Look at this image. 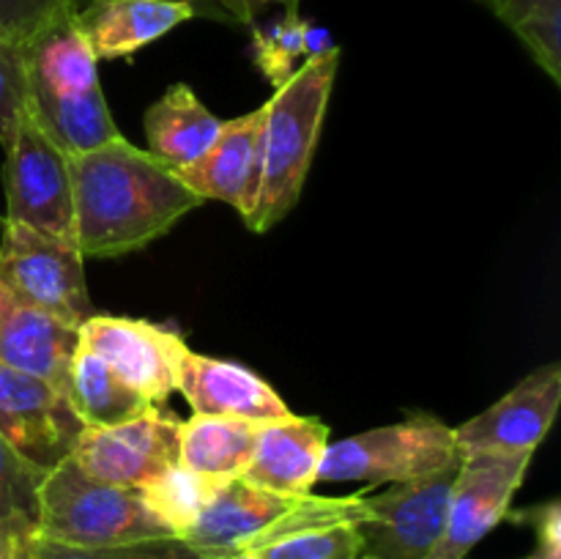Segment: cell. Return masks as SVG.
<instances>
[{
    "label": "cell",
    "instance_id": "6da1fadb",
    "mask_svg": "<svg viewBox=\"0 0 561 559\" xmlns=\"http://www.w3.org/2000/svg\"><path fill=\"white\" fill-rule=\"evenodd\" d=\"M77 247L85 258H118L168 233L201 195L126 137L69 157Z\"/></svg>",
    "mask_w": 561,
    "mask_h": 559
},
{
    "label": "cell",
    "instance_id": "7a4b0ae2",
    "mask_svg": "<svg viewBox=\"0 0 561 559\" xmlns=\"http://www.w3.org/2000/svg\"><path fill=\"white\" fill-rule=\"evenodd\" d=\"M337 66L340 47L312 55L263 104L266 115H263L261 192L252 217L247 219L255 233H266L299 203Z\"/></svg>",
    "mask_w": 561,
    "mask_h": 559
},
{
    "label": "cell",
    "instance_id": "3957f363",
    "mask_svg": "<svg viewBox=\"0 0 561 559\" xmlns=\"http://www.w3.org/2000/svg\"><path fill=\"white\" fill-rule=\"evenodd\" d=\"M36 537L60 546L99 548L175 535L151 513L137 488L96 480L66 458L38 486Z\"/></svg>",
    "mask_w": 561,
    "mask_h": 559
},
{
    "label": "cell",
    "instance_id": "277c9868",
    "mask_svg": "<svg viewBox=\"0 0 561 559\" xmlns=\"http://www.w3.org/2000/svg\"><path fill=\"white\" fill-rule=\"evenodd\" d=\"M463 460L455 431L433 414H414L387 427L356 433L329 444L318 466V482H409L458 466Z\"/></svg>",
    "mask_w": 561,
    "mask_h": 559
},
{
    "label": "cell",
    "instance_id": "5b68a950",
    "mask_svg": "<svg viewBox=\"0 0 561 559\" xmlns=\"http://www.w3.org/2000/svg\"><path fill=\"white\" fill-rule=\"evenodd\" d=\"M0 285L22 305L80 329L96 316L85 283V255L75 241L42 233L3 217Z\"/></svg>",
    "mask_w": 561,
    "mask_h": 559
},
{
    "label": "cell",
    "instance_id": "8992f818",
    "mask_svg": "<svg viewBox=\"0 0 561 559\" xmlns=\"http://www.w3.org/2000/svg\"><path fill=\"white\" fill-rule=\"evenodd\" d=\"M3 186L5 219L77 244L69 153L44 135L27 110L5 148Z\"/></svg>",
    "mask_w": 561,
    "mask_h": 559
},
{
    "label": "cell",
    "instance_id": "52a82bcc",
    "mask_svg": "<svg viewBox=\"0 0 561 559\" xmlns=\"http://www.w3.org/2000/svg\"><path fill=\"white\" fill-rule=\"evenodd\" d=\"M458 466L394 482L383 493H365V518L356 524L362 537V557L373 559H427L447 526Z\"/></svg>",
    "mask_w": 561,
    "mask_h": 559
},
{
    "label": "cell",
    "instance_id": "ba28073f",
    "mask_svg": "<svg viewBox=\"0 0 561 559\" xmlns=\"http://www.w3.org/2000/svg\"><path fill=\"white\" fill-rule=\"evenodd\" d=\"M82 427L58 387L0 362V436L20 458L42 471L55 469L71 455Z\"/></svg>",
    "mask_w": 561,
    "mask_h": 559
},
{
    "label": "cell",
    "instance_id": "9c48e42d",
    "mask_svg": "<svg viewBox=\"0 0 561 559\" xmlns=\"http://www.w3.org/2000/svg\"><path fill=\"white\" fill-rule=\"evenodd\" d=\"M181 420L151 406L146 414L110 427H82L69 458L85 475L113 486L137 488L179 464Z\"/></svg>",
    "mask_w": 561,
    "mask_h": 559
},
{
    "label": "cell",
    "instance_id": "30bf717a",
    "mask_svg": "<svg viewBox=\"0 0 561 559\" xmlns=\"http://www.w3.org/2000/svg\"><path fill=\"white\" fill-rule=\"evenodd\" d=\"M535 453L463 455L449 499L444 535L427 559H466L471 548L496 529L524 482Z\"/></svg>",
    "mask_w": 561,
    "mask_h": 559
},
{
    "label": "cell",
    "instance_id": "8fae6325",
    "mask_svg": "<svg viewBox=\"0 0 561 559\" xmlns=\"http://www.w3.org/2000/svg\"><path fill=\"white\" fill-rule=\"evenodd\" d=\"M80 340L91 345L135 392L151 406L164 403L179 389V370L186 340L179 332L157 327L142 318L96 316L80 323Z\"/></svg>",
    "mask_w": 561,
    "mask_h": 559
},
{
    "label": "cell",
    "instance_id": "7c38bea8",
    "mask_svg": "<svg viewBox=\"0 0 561 559\" xmlns=\"http://www.w3.org/2000/svg\"><path fill=\"white\" fill-rule=\"evenodd\" d=\"M561 403V365L551 362L515 384L502 400L455 431L460 455L535 453L551 431Z\"/></svg>",
    "mask_w": 561,
    "mask_h": 559
},
{
    "label": "cell",
    "instance_id": "4fadbf2b",
    "mask_svg": "<svg viewBox=\"0 0 561 559\" xmlns=\"http://www.w3.org/2000/svg\"><path fill=\"white\" fill-rule=\"evenodd\" d=\"M263 115L261 107L241 118L225 121L222 132L190 168L175 170L181 181L203 201L230 203L247 219L257 203L263 175Z\"/></svg>",
    "mask_w": 561,
    "mask_h": 559
},
{
    "label": "cell",
    "instance_id": "5bb4252c",
    "mask_svg": "<svg viewBox=\"0 0 561 559\" xmlns=\"http://www.w3.org/2000/svg\"><path fill=\"white\" fill-rule=\"evenodd\" d=\"M307 493H279L252 486L244 477H228L217 497L208 502L201 518L184 532V540L206 554L208 559H222L244 551L247 543L263 529L299 507Z\"/></svg>",
    "mask_w": 561,
    "mask_h": 559
},
{
    "label": "cell",
    "instance_id": "9a60e30c",
    "mask_svg": "<svg viewBox=\"0 0 561 559\" xmlns=\"http://www.w3.org/2000/svg\"><path fill=\"white\" fill-rule=\"evenodd\" d=\"M27 71V96L69 99L88 93L99 82L96 64L71 3L60 5L36 31L22 38Z\"/></svg>",
    "mask_w": 561,
    "mask_h": 559
},
{
    "label": "cell",
    "instance_id": "2e32d148",
    "mask_svg": "<svg viewBox=\"0 0 561 559\" xmlns=\"http://www.w3.org/2000/svg\"><path fill=\"white\" fill-rule=\"evenodd\" d=\"M179 392L195 414L241 417V420L272 422L294 414L277 389L257 373L236 362L214 360L186 351L179 370Z\"/></svg>",
    "mask_w": 561,
    "mask_h": 559
},
{
    "label": "cell",
    "instance_id": "e0dca14e",
    "mask_svg": "<svg viewBox=\"0 0 561 559\" xmlns=\"http://www.w3.org/2000/svg\"><path fill=\"white\" fill-rule=\"evenodd\" d=\"M329 447V427L316 417L288 414L263 422L255 455L241 477L252 486L279 493H310L318 466Z\"/></svg>",
    "mask_w": 561,
    "mask_h": 559
},
{
    "label": "cell",
    "instance_id": "ac0fdd59",
    "mask_svg": "<svg viewBox=\"0 0 561 559\" xmlns=\"http://www.w3.org/2000/svg\"><path fill=\"white\" fill-rule=\"evenodd\" d=\"M80 343L77 327L22 305L0 285V362L44 378L66 395L69 362Z\"/></svg>",
    "mask_w": 561,
    "mask_h": 559
},
{
    "label": "cell",
    "instance_id": "d6986e66",
    "mask_svg": "<svg viewBox=\"0 0 561 559\" xmlns=\"http://www.w3.org/2000/svg\"><path fill=\"white\" fill-rule=\"evenodd\" d=\"M192 16H197L195 5L181 0H93L77 11L99 60L129 58Z\"/></svg>",
    "mask_w": 561,
    "mask_h": 559
},
{
    "label": "cell",
    "instance_id": "ffe728a7",
    "mask_svg": "<svg viewBox=\"0 0 561 559\" xmlns=\"http://www.w3.org/2000/svg\"><path fill=\"white\" fill-rule=\"evenodd\" d=\"M222 124L225 121L217 118L190 85L179 82L148 107L146 151L170 170L190 168L211 148Z\"/></svg>",
    "mask_w": 561,
    "mask_h": 559
},
{
    "label": "cell",
    "instance_id": "44dd1931",
    "mask_svg": "<svg viewBox=\"0 0 561 559\" xmlns=\"http://www.w3.org/2000/svg\"><path fill=\"white\" fill-rule=\"evenodd\" d=\"M66 398L85 427H110L129 422L151 409L91 345L80 340L66 376Z\"/></svg>",
    "mask_w": 561,
    "mask_h": 559
},
{
    "label": "cell",
    "instance_id": "7402d4cb",
    "mask_svg": "<svg viewBox=\"0 0 561 559\" xmlns=\"http://www.w3.org/2000/svg\"><path fill=\"white\" fill-rule=\"evenodd\" d=\"M263 422L241 417L192 414L181 422L179 464L197 475L241 477L255 455Z\"/></svg>",
    "mask_w": 561,
    "mask_h": 559
},
{
    "label": "cell",
    "instance_id": "603a6c76",
    "mask_svg": "<svg viewBox=\"0 0 561 559\" xmlns=\"http://www.w3.org/2000/svg\"><path fill=\"white\" fill-rule=\"evenodd\" d=\"M27 115L69 157L88 153L124 137L110 115L102 85L69 99L27 96Z\"/></svg>",
    "mask_w": 561,
    "mask_h": 559
},
{
    "label": "cell",
    "instance_id": "cb8c5ba5",
    "mask_svg": "<svg viewBox=\"0 0 561 559\" xmlns=\"http://www.w3.org/2000/svg\"><path fill=\"white\" fill-rule=\"evenodd\" d=\"M225 480H228V477L197 475V471L175 464L170 466V469H164L159 477H153L148 486H142L140 493L142 499H146L148 507H151V513L157 515L175 537H181L197 518H201V513L208 507V502L217 497V491L222 488Z\"/></svg>",
    "mask_w": 561,
    "mask_h": 559
},
{
    "label": "cell",
    "instance_id": "d4e9b609",
    "mask_svg": "<svg viewBox=\"0 0 561 559\" xmlns=\"http://www.w3.org/2000/svg\"><path fill=\"white\" fill-rule=\"evenodd\" d=\"M526 44L540 69L561 85V0H485Z\"/></svg>",
    "mask_w": 561,
    "mask_h": 559
},
{
    "label": "cell",
    "instance_id": "484cf974",
    "mask_svg": "<svg viewBox=\"0 0 561 559\" xmlns=\"http://www.w3.org/2000/svg\"><path fill=\"white\" fill-rule=\"evenodd\" d=\"M307 22L310 20L299 14V0H294L268 27H252L255 64L274 88L283 85L305 64L301 58H307Z\"/></svg>",
    "mask_w": 561,
    "mask_h": 559
},
{
    "label": "cell",
    "instance_id": "4316f807",
    "mask_svg": "<svg viewBox=\"0 0 561 559\" xmlns=\"http://www.w3.org/2000/svg\"><path fill=\"white\" fill-rule=\"evenodd\" d=\"M244 554L255 559H359L362 537L356 524L310 526Z\"/></svg>",
    "mask_w": 561,
    "mask_h": 559
},
{
    "label": "cell",
    "instance_id": "83f0119b",
    "mask_svg": "<svg viewBox=\"0 0 561 559\" xmlns=\"http://www.w3.org/2000/svg\"><path fill=\"white\" fill-rule=\"evenodd\" d=\"M27 559H208L184 537H148V540L118 543V546L77 548L49 540H33Z\"/></svg>",
    "mask_w": 561,
    "mask_h": 559
},
{
    "label": "cell",
    "instance_id": "f1b7e54d",
    "mask_svg": "<svg viewBox=\"0 0 561 559\" xmlns=\"http://www.w3.org/2000/svg\"><path fill=\"white\" fill-rule=\"evenodd\" d=\"M47 471L36 469L14 453L0 436V521L36 532L38 486Z\"/></svg>",
    "mask_w": 561,
    "mask_h": 559
},
{
    "label": "cell",
    "instance_id": "f546056e",
    "mask_svg": "<svg viewBox=\"0 0 561 559\" xmlns=\"http://www.w3.org/2000/svg\"><path fill=\"white\" fill-rule=\"evenodd\" d=\"M27 110V71L22 42L0 38V146L9 148Z\"/></svg>",
    "mask_w": 561,
    "mask_h": 559
},
{
    "label": "cell",
    "instance_id": "4dcf8cb0",
    "mask_svg": "<svg viewBox=\"0 0 561 559\" xmlns=\"http://www.w3.org/2000/svg\"><path fill=\"white\" fill-rule=\"evenodd\" d=\"M507 518L535 529V559H561V502L551 499L546 504H531L524 510H507Z\"/></svg>",
    "mask_w": 561,
    "mask_h": 559
},
{
    "label": "cell",
    "instance_id": "1f68e13d",
    "mask_svg": "<svg viewBox=\"0 0 561 559\" xmlns=\"http://www.w3.org/2000/svg\"><path fill=\"white\" fill-rule=\"evenodd\" d=\"M64 3L69 0H0V38L22 42Z\"/></svg>",
    "mask_w": 561,
    "mask_h": 559
},
{
    "label": "cell",
    "instance_id": "d6a6232c",
    "mask_svg": "<svg viewBox=\"0 0 561 559\" xmlns=\"http://www.w3.org/2000/svg\"><path fill=\"white\" fill-rule=\"evenodd\" d=\"M33 540H36L33 529L11 524V521H0V559H27Z\"/></svg>",
    "mask_w": 561,
    "mask_h": 559
},
{
    "label": "cell",
    "instance_id": "836d02e7",
    "mask_svg": "<svg viewBox=\"0 0 561 559\" xmlns=\"http://www.w3.org/2000/svg\"><path fill=\"white\" fill-rule=\"evenodd\" d=\"M217 9L228 16V22H239V25H252L255 14L268 3H294V0H214Z\"/></svg>",
    "mask_w": 561,
    "mask_h": 559
},
{
    "label": "cell",
    "instance_id": "e575fe53",
    "mask_svg": "<svg viewBox=\"0 0 561 559\" xmlns=\"http://www.w3.org/2000/svg\"><path fill=\"white\" fill-rule=\"evenodd\" d=\"M69 3L75 5L77 11H80V9H85L88 3H93V0H69ZM181 3L195 5L197 16H208V20H222V22H228V16H225L222 11L217 9V3H214V0H181Z\"/></svg>",
    "mask_w": 561,
    "mask_h": 559
},
{
    "label": "cell",
    "instance_id": "d590c367",
    "mask_svg": "<svg viewBox=\"0 0 561 559\" xmlns=\"http://www.w3.org/2000/svg\"><path fill=\"white\" fill-rule=\"evenodd\" d=\"M222 559H255V557H252V554L239 551V554H230V557H222Z\"/></svg>",
    "mask_w": 561,
    "mask_h": 559
},
{
    "label": "cell",
    "instance_id": "8d00e7d4",
    "mask_svg": "<svg viewBox=\"0 0 561 559\" xmlns=\"http://www.w3.org/2000/svg\"><path fill=\"white\" fill-rule=\"evenodd\" d=\"M359 559H373V557H359Z\"/></svg>",
    "mask_w": 561,
    "mask_h": 559
},
{
    "label": "cell",
    "instance_id": "74e56055",
    "mask_svg": "<svg viewBox=\"0 0 561 559\" xmlns=\"http://www.w3.org/2000/svg\"><path fill=\"white\" fill-rule=\"evenodd\" d=\"M526 559H535V557H526Z\"/></svg>",
    "mask_w": 561,
    "mask_h": 559
}]
</instances>
